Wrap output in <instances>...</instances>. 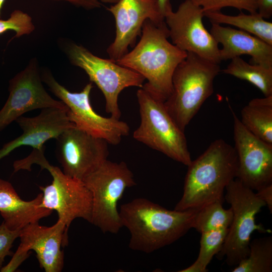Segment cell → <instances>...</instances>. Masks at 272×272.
<instances>
[{"instance_id":"obj_19","label":"cell","mask_w":272,"mask_h":272,"mask_svg":"<svg viewBox=\"0 0 272 272\" xmlns=\"http://www.w3.org/2000/svg\"><path fill=\"white\" fill-rule=\"evenodd\" d=\"M42 199L41 193L32 200H23L11 183L0 178V213L10 230H21L50 215L53 211L40 206Z\"/></svg>"},{"instance_id":"obj_28","label":"cell","mask_w":272,"mask_h":272,"mask_svg":"<svg viewBox=\"0 0 272 272\" xmlns=\"http://www.w3.org/2000/svg\"><path fill=\"white\" fill-rule=\"evenodd\" d=\"M20 231L10 230L4 222L0 225V271L6 256L13 255L11 248L15 239L19 237Z\"/></svg>"},{"instance_id":"obj_9","label":"cell","mask_w":272,"mask_h":272,"mask_svg":"<svg viewBox=\"0 0 272 272\" xmlns=\"http://www.w3.org/2000/svg\"><path fill=\"white\" fill-rule=\"evenodd\" d=\"M41 79L66 105L68 117L75 127L113 145L119 144L123 137L128 135L130 129L127 123L111 116L103 117L93 109L90 100L92 83L79 92H72L58 83L48 70H43Z\"/></svg>"},{"instance_id":"obj_21","label":"cell","mask_w":272,"mask_h":272,"mask_svg":"<svg viewBox=\"0 0 272 272\" xmlns=\"http://www.w3.org/2000/svg\"><path fill=\"white\" fill-rule=\"evenodd\" d=\"M204 16L212 23L235 26L272 45V23L266 21L257 12L249 14L241 12L231 16L220 11L205 12Z\"/></svg>"},{"instance_id":"obj_14","label":"cell","mask_w":272,"mask_h":272,"mask_svg":"<svg viewBox=\"0 0 272 272\" xmlns=\"http://www.w3.org/2000/svg\"><path fill=\"white\" fill-rule=\"evenodd\" d=\"M57 153L63 172L82 180L107 159L108 143L75 126L56 139Z\"/></svg>"},{"instance_id":"obj_34","label":"cell","mask_w":272,"mask_h":272,"mask_svg":"<svg viewBox=\"0 0 272 272\" xmlns=\"http://www.w3.org/2000/svg\"><path fill=\"white\" fill-rule=\"evenodd\" d=\"M5 0H0V17H1V9L3 6V5L4 3Z\"/></svg>"},{"instance_id":"obj_5","label":"cell","mask_w":272,"mask_h":272,"mask_svg":"<svg viewBox=\"0 0 272 272\" xmlns=\"http://www.w3.org/2000/svg\"><path fill=\"white\" fill-rule=\"evenodd\" d=\"M141 122L134 131L137 141L188 166L192 160L184 132L166 110L164 102L143 88L137 92Z\"/></svg>"},{"instance_id":"obj_4","label":"cell","mask_w":272,"mask_h":272,"mask_svg":"<svg viewBox=\"0 0 272 272\" xmlns=\"http://www.w3.org/2000/svg\"><path fill=\"white\" fill-rule=\"evenodd\" d=\"M221 72L219 63L187 52L176 68L172 91L164 105L183 131L214 92V81Z\"/></svg>"},{"instance_id":"obj_7","label":"cell","mask_w":272,"mask_h":272,"mask_svg":"<svg viewBox=\"0 0 272 272\" xmlns=\"http://www.w3.org/2000/svg\"><path fill=\"white\" fill-rule=\"evenodd\" d=\"M225 190L224 198L231 205L233 218L224 244L216 256L219 260L225 258L228 265L236 266L249 254L252 233L270 231L255 222L256 215L266 205L253 190L237 178L232 180Z\"/></svg>"},{"instance_id":"obj_32","label":"cell","mask_w":272,"mask_h":272,"mask_svg":"<svg viewBox=\"0 0 272 272\" xmlns=\"http://www.w3.org/2000/svg\"><path fill=\"white\" fill-rule=\"evenodd\" d=\"M158 2L164 17L168 12L172 10L170 0H158Z\"/></svg>"},{"instance_id":"obj_26","label":"cell","mask_w":272,"mask_h":272,"mask_svg":"<svg viewBox=\"0 0 272 272\" xmlns=\"http://www.w3.org/2000/svg\"><path fill=\"white\" fill-rule=\"evenodd\" d=\"M34 29L31 17L19 10L14 11L7 20L0 19V34L13 30L16 33L14 37H20L30 34Z\"/></svg>"},{"instance_id":"obj_6","label":"cell","mask_w":272,"mask_h":272,"mask_svg":"<svg viewBox=\"0 0 272 272\" xmlns=\"http://www.w3.org/2000/svg\"><path fill=\"white\" fill-rule=\"evenodd\" d=\"M92 197L91 223L103 233L117 234L122 227L118 202L127 188L136 183L126 164L108 159L82 180Z\"/></svg>"},{"instance_id":"obj_31","label":"cell","mask_w":272,"mask_h":272,"mask_svg":"<svg viewBox=\"0 0 272 272\" xmlns=\"http://www.w3.org/2000/svg\"><path fill=\"white\" fill-rule=\"evenodd\" d=\"M63 1L67 2L73 5L81 7L86 10H93L99 8L101 6V3L99 0H52Z\"/></svg>"},{"instance_id":"obj_24","label":"cell","mask_w":272,"mask_h":272,"mask_svg":"<svg viewBox=\"0 0 272 272\" xmlns=\"http://www.w3.org/2000/svg\"><path fill=\"white\" fill-rule=\"evenodd\" d=\"M222 201H216L197 210L192 228L201 233L204 232L228 228L233 218L231 208L225 209Z\"/></svg>"},{"instance_id":"obj_16","label":"cell","mask_w":272,"mask_h":272,"mask_svg":"<svg viewBox=\"0 0 272 272\" xmlns=\"http://www.w3.org/2000/svg\"><path fill=\"white\" fill-rule=\"evenodd\" d=\"M67 230L59 220L50 227L41 226L38 222L30 224L21 230V243L13 255L25 260L28 252L33 250L40 267L46 272H60L63 266L61 246L67 243Z\"/></svg>"},{"instance_id":"obj_30","label":"cell","mask_w":272,"mask_h":272,"mask_svg":"<svg viewBox=\"0 0 272 272\" xmlns=\"http://www.w3.org/2000/svg\"><path fill=\"white\" fill-rule=\"evenodd\" d=\"M257 12L264 19L272 16V0H257Z\"/></svg>"},{"instance_id":"obj_12","label":"cell","mask_w":272,"mask_h":272,"mask_svg":"<svg viewBox=\"0 0 272 272\" xmlns=\"http://www.w3.org/2000/svg\"><path fill=\"white\" fill-rule=\"evenodd\" d=\"M38 63L35 58L9 82L8 98L0 110V132L30 111L56 108L67 109L60 100L50 96L44 89Z\"/></svg>"},{"instance_id":"obj_15","label":"cell","mask_w":272,"mask_h":272,"mask_svg":"<svg viewBox=\"0 0 272 272\" xmlns=\"http://www.w3.org/2000/svg\"><path fill=\"white\" fill-rule=\"evenodd\" d=\"M107 10L115 19V37L107 52L115 61L135 44L147 20L158 24L165 22L158 0H119Z\"/></svg>"},{"instance_id":"obj_8","label":"cell","mask_w":272,"mask_h":272,"mask_svg":"<svg viewBox=\"0 0 272 272\" xmlns=\"http://www.w3.org/2000/svg\"><path fill=\"white\" fill-rule=\"evenodd\" d=\"M64 51L70 62L83 70L94 83L105 99V110L111 116L120 119L118 96L123 90L130 87L142 88L145 78L134 71L109 59L98 57L85 47L67 43Z\"/></svg>"},{"instance_id":"obj_13","label":"cell","mask_w":272,"mask_h":272,"mask_svg":"<svg viewBox=\"0 0 272 272\" xmlns=\"http://www.w3.org/2000/svg\"><path fill=\"white\" fill-rule=\"evenodd\" d=\"M234 148L238 159L236 178L252 190L272 183V144L256 137L242 124L232 107Z\"/></svg>"},{"instance_id":"obj_22","label":"cell","mask_w":272,"mask_h":272,"mask_svg":"<svg viewBox=\"0 0 272 272\" xmlns=\"http://www.w3.org/2000/svg\"><path fill=\"white\" fill-rule=\"evenodd\" d=\"M231 60L227 67L221 71L249 82L257 88L264 97L272 95V67L249 63L240 56Z\"/></svg>"},{"instance_id":"obj_33","label":"cell","mask_w":272,"mask_h":272,"mask_svg":"<svg viewBox=\"0 0 272 272\" xmlns=\"http://www.w3.org/2000/svg\"><path fill=\"white\" fill-rule=\"evenodd\" d=\"M99 1L100 2V3L114 4L117 3L119 0H99Z\"/></svg>"},{"instance_id":"obj_2","label":"cell","mask_w":272,"mask_h":272,"mask_svg":"<svg viewBox=\"0 0 272 272\" xmlns=\"http://www.w3.org/2000/svg\"><path fill=\"white\" fill-rule=\"evenodd\" d=\"M197 210H168L139 197L121 206L122 227L130 233L129 247L150 253L174 243L192 228Z\"/></svg>"},{"instance_id":"obj_17","label":"cell","mask_w":272,"mask_h":272,"mask_svg":"<svg viewBox=\"0 0 272 272\" xmlns=\"http://www.w3.org/2000/svg\"><path fill=\"white\" fill-rule=\"evenodd\" d=\"M68 109L56 108L43 109L32 117L21 116L16 121L23 130L19 137L5 144L0 149V160L16 148L31 146L33 150L44 152V144L55 139L68 128L74 126L70 121Z\"/></svg>"},{"instance_id":"obj_20","label":"cell","mask_w":272,"mask_h":272,"mask_svg":"<svg viewBox=\"0 0 272 272\" xmlns=\"http://www.w3.org/2000/svg\"><path fill=\"white\" fill-rule=\"evenodd\" d=\"M240 120L253 134L272 144V95L251 100L242 109Z\"/></svg>"},{"instance_id":"obj_18","label":"cell","mask_w":272,"mask_h":272,"mask_svg":"<svg viewBox=\"0 0 272 272\" xmlns=\"http://www.w3.org/2000/svg\"><path fill=\"white\" fill-rule=\"evenodd\" d=\"M210 33L218 44L221 61L242 55L251 56L253 64L272 67V45L241 30L212 23Z\"/></svg>"},{"instance_id":"obj_10","label":"cell","mask_w":272,"mask_h":272,"mask_svg":"<svg viewBox=\"0 0 272 272\" xmlns=\"http://www.w3.org/2000/svg\"><path fill=\"white\" fill-rule=\"evenodd\" d=\"M47 169L53 178L52 183L40 186L42 191L41 207L58 214V220L69 228L74 220L82 218L91 223L92 197L90 190L80 180L65 174L60 168L49 164L45 157L36 163Z\"/></svg>"},{"instance_id":"obj_11","label":"cell","mask_w":272,"mask_h":272,"mask_svg":"<svg viewBox=\"0 0 272 272\" xmlns=\"http://www.w3.org/2000/svg\"><path fill=\"white\" fill-rule=\"evenodd\" d=\"M204 12L191 0H185L176 11L168 12L165 22L172 43L180 49L220 63V48L203 24Z\"/></svg>"},{"instance_id":"obj_3","label":"cell","mask_w":272,"mask_h":272,"mask_svg":"<svg viewBox=\"0 0 272 272\" xmlns=\"http://www.w3.org/2000/svg\"><path fill=\"white\" fill-rule=\"evenodd\" d=\"M182 195L174 210H197L216 201L236 178L238 159L234 147L223 139L213 142L187 166Z\"/></svg>"},{"instance_id":"obj_23","label":"cell","mask_w":272,"mask_h":272,"mask_svg":"<svg viewBox=\"0 0 272 272\" xmlns=\"http://www.w3.org/2000/svg\"><path fill=\"white\" fill-rule=\"evenodd\" d=\"M232 271H272V237H260L250 241L248 256Z\"/></svg>"},{"instance_id":"obj_25","label":"cell","mask_w":272,"mask_h":272,"mask_svg":"<svg viewBox=\"0 0 272 272\" xmlns=\"http://www.w3.org/2000/svg\"><path fill=\"white\" fill-rule=\"evenodd\" d=\"M228 231V228L201 233L199 251L197 259L191 265L178 271H207V266L214 256L216 255L221 250Z\"/></svg>"},{"instance_id":"obj_1","label":"cell","mask_w":272,"mask_h":272,"mask_svg":"<svg viewBox=\"0 0 272 272\" xmlns=\"http://www.w3.org/2000/svg\"><path fill=\"white\" fill-rule=\"evenodd\" d=\"M168 38L165 22L158 24L147 20L139 42L116 61L142 75L147 80L142 88L163 102L171 93L172 79L176 68L187 54L170 42Z\"/></svg>"},{"instance_id":"obj_29","label":"cell","mask_w":272,"mask_h":272,"mask_svg":"<svg viewBox=\"0 0 272 272\" xmlns=\"http://www.w3.org/2000/svg\"><path fill=\"white\" fill-rule=\"evenodd\" d=\"M256 195L264 202L272 213V183L264 186L257 191Z\"/></svg>"},{"instance_id":"obj_27","label":"cell","mask_w":272,"mask_h":272,"mask_svg":"<svg viewBox=\"0 0 272 272\" xmlns=\"http://www.w3.org/2000/svg\"><path fill=\"white\" fill-rule=\"evenodd\" d=\"M201 8L204 12L220 11L226 7L236 8L241 12L246 10L249 13L257 12V0H191Z\"/></svg>"}]
</instances>
